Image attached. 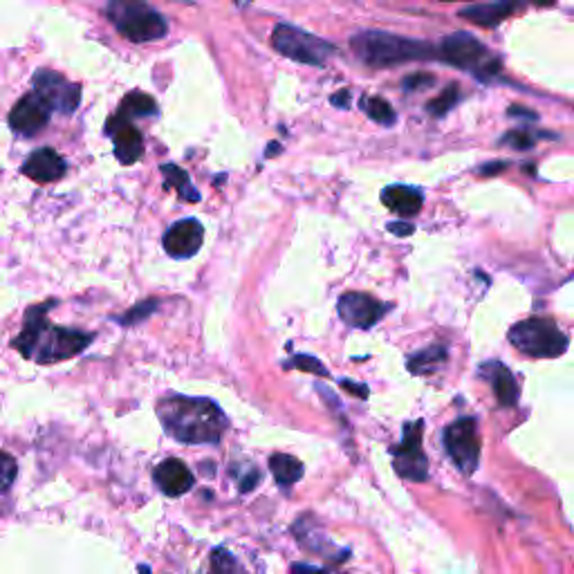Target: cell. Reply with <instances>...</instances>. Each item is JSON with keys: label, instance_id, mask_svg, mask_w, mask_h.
<instances>
[{"label": "cell", "instance_id": "obj_14", "mask_svg": "<svg viewBox=\"0 0 574 574\" xmlns=\"http://www.w3.org/2000/svg\"><path fill=\"white\" fill-rule=\"evenodd\" d=\"M205 243V229L197 220H180L164 234V249L171 258H191Z\"/></svg>", "mask_w": 574, "mask_h": 574}, {"label": "cell", "instance_id": "obj_18", "mask_svg": "<svg viewBox=\"0 0 574 574\" xmlns=\"http://www.w3.org/2000/svg\"><path fill=\"white\" fill-rule=\"evenodd\" d=\"M382 202L384 206H388L393 214L402 216V218H408V216L419 214L424 205L422 193L413 186H404V185H393L386 186L382 191Z\"/></svg>", "mask_w": 574, "mask_h": 574}, {"label": "cell", "instance_id": "obj_31", "mask_svg": "<svg viewBox=\"0 0 574 574\" xmlns=\"http://www.w3.org/2000/svg\"><path fill=\"white\" fill-rule=\"evenodd\" d=\"M156 310V301H148V303H139L137 307H135L133 312H130V315H126L124 317V321H128V326H133L135 323V319H146L148 315H151V312Z\"/></svg>", "mask_w": 574, "mask_h": 574}, {"label": "cell", "instance_id": "obj_33", "mask_svg": "<svg viewBox=\"0 0 574 574\" xmlns=\"http://www.w3.org/2000/svg\"><path fill=\"white\" fill-rule=\"evenodd\" d=\"M332 104L337 106V108H350V90H339L337 95H332Z\"/></svg>", "mask_w": 574, "mask_h": 574}, {"label": "cell", "instance_id": "obj_10", "mask_svg": "<svg viewBox=\"0 0 574 574\" xmlns=\"http://www.w3.org/2000/svg\"><path fill=\"white\" fill-rule=\"evenodd\" d=\"M34 93L41 96L52 110L72 115L81 104V86L70 84L64 75L52 70H38L32 79Z\"/></svg>", "mask_w": 574, "mask_h": 574}, {"label": "cell", "instance_id": "obj_27", "mask_svg": "<svg viewBox=\"0 0 574 574\" xmlns=\"http://www.w3.org/2000/svg\"><path fill=\"white\" fill-rule=\"evenodd\" d=\"M286 368H298V370H307V373H315V375H321V378H327V368L323 364H319V361L315 359V357H306V355H297L292 357V359L286 361Z\"/></svg>", "mask_w": 574, "mask_h": 574}, {"label": "cell", "instance_id": "obj_16", "mask_svg": "<svg viewBox=\"0 0 574 574\" xmlns=\"http://www.w3.org/2000/svg\"><path fill=\"white\" fill-rule=\"evenodd\" d=\"M67 164L55 148H38L27 157L23 164V173L38 185H47V182H56L65 176Z\"/></svg>", "mask_w": 574, "mask_h": 574}, {"label": "cell", "instance_id": "obj_25", "mask_svg": "<svg viewBox=\"0 0 574 574\" xmlns=\"http://www.w3.org/2000/svg\"><path fill=\"white\" fill-rule=\"evenodd\" d=\"M458 99H460V88L453 84V86H448L445 93L438 95L436 99L428 101L427 110L433 115V117H442V115H447L448 110H451L453 106L458 104Z\"/></svg>", "mask_w": 574, "mask_h": 574}, {"label": "cell", "instance_id": "obj_38", "mask_svg": "<svg viewBox=\"0 0 574 574\" xmlns=\"http://www.w3.org/2000/svg\"><path fill=\"white\" fill-rule=\"evenodd\" d=\"M500 168H505V162H500V164H491V166H485V168H482V173H487V176H489V173L500 171Z\"/></svg>", "mask_w": 574, "mask_h": 574}, {"label": "cell", "instance_id": "obj_2", "mask_svg": "<svg viewBox=\"0 0 574 574\" xmlns=\"http://www.w3.org/2000/svg\"><path fill=\"white\" fill-rule=\"evenodd\" d=\"M55 303L36 306L27 310L25 326L21 335L14 339V348L21 350L23 357L38 361V364H56V361L72 359L75 355L84 352L95 339L88 332L72 330V327L52 326L47 319V310Z\"/></svg>", "mask_w": 574, "mask_h": 574}, {"label": "cell", "instance_id": "obj_29", "mask_svg": "<svg viewBox=\"0 0 574 574\" xmlns=\"http://www.w3.org/2000/svg\"><path fill=\"white\" fill-rule=\"evenodd\" d=\"M436 84V76L427 75V72H415V75L407 76L404 79V88L407 90H419V88H428V86Z\"/></svg>", "mask_w": 574, "mask_h": 574}, {"label": "cell", "instance_id": "obj_23", "mask_svg": "<svg viewBox=\"0 0 574 574\" xmlns=\"http://www.w3.org/2000/svg\"><path fill=\"white\" fill-rule=\"evenodd\" d=\"M445 359H447L445 346H431V348L415 352V355L408 357V368L418 375L433 373V370H436Z\"/></svg>", "mask_w": 574, "mask_h": 574}, {"label": "cell", "instance_id": "obj_11", "mask_svg": "<svg viewBox=\"0 0 574 574\" xmlns=\"http://www.w3.org/2000/svg\"><path fill=\"white\" fill-rule=\"evenodd\" d=\"M337 312H339L341 321L348 323L350 327L368 330V327L378 326V323L388 315L390 306L368 297V294L364 292H348L339 298V303H337Z\"/></svg>", "mask_w": 574, "mask_h": 574}, {"label": "cell", "instance_id": "obj_36", "mask_svg": "<svg viewBox=\"0 0 574 574\" xmlns=\"http://www.w3.org/2000/svg\"><path fill=\"white\" fill-rule=\"evenodd\" d=\"M344 386L346 390H352V393L357 395V398H361V399H366L368 398V386H361V384H350V382H344L341 384Z\"/></svg>", "mask_w": 574, "mask_h": 574}, {"label": "cell", "instance_id": "obj_28", "mask_svg": "<svg viewBox=\"0 0 574 574\" xmlns=\"http://www.w3.org/2000/svg\"><path fill=\"white\" fill-rule=\"evenodd\" d=\"M503 144L519 148V151H528V148L534 146V135L525 128L511 130V133H508L503 137Z\"/></svg>", "mask_w": 574, "mask_h": 574}, {"label": "cell", "instance_id": "obj_35", "mask_svg": "<svg viewBox=\"0 0 574 574\" xmlns=\"http://www.w3.org/2000/svg\"><path fill=\"white\" fill-rule=\"evenodd\" d=\"M388 231H393V234H398V236H411L415 231V227L411 223H390Z\"/></svg>", "mask_w": 574, "mask_h": 574}, {"label": "cell", "instance_id": "obj_6", "mask_svg": "<svg viewBox=\"0 0 574 574\" xmlns=\"http://www.w3.org/2000/svg\"><path fill=\"white\" fill-rule=\"evenodd\" d=\"M440 55L447 64L471 72L480 81H489L500 70V61L482 45L478 38L467 32H456L447 36L442 41Z\"/></svg>", "mask_w": 574, "mask_h": 574}, {"label": "cell", "instance_id": "obj_24", "mask_svg": "<svg viewBox=\"0 0 574 574\" xmlns=\"http://www.w3.org/2000/svg\"><path fill=\"white\" fill-rule=\"evenodd\" d=\"M364 110L373 122L382 124V126H393L398 115L390 108V104L382 96H370V99H364Z\"/></svg>", "mask_w": 574, "mask_h": 574}, {"label": "cell", "instance_id": "obj_1", "mask_svg": "<svg viewBox=\"0 0 574 574\" xmlns=\"http://www.w3.org/2000/svg\"><path fill=\"white\" fill-rule=\"evenodd\" d=\"M157 418L164 431L185 445H218L229 427V419L214 399L177 393L160 399Z\"/></svg>", "mask_w": 574, "mask_h": 574}, {"label": "cell", "instance_id": "obj_12", "mask_svg": "<svg viewBox=\"0 0 574 574\" xmlns=\"http://www.w3.org/2000/svg\"><path fill=\"white\" fill-rule=\"evenodd\" d=\"M52 108L41 99L36 93H30L16 101V106L9 113V126L14 133L23 135V137H32V135L41 133L50 122Z\"/></svg>", "mask_w": 574, "mask_h": 574}, {"label": "cell", "instance_id": "obj_13", "mask_svg": "<svg viewBox=\"0 0 574 574\" xmlns=\"http://www.w3.org/2000/svg\"><path fill=\"white\" fill-rule=\"evenodd\" d=\"M106 133L115 142V157L122 164H126V166L135 164L144 156L142 133L128 119H124L122 115H115V117H110L106 122Z\"/></svg>", "mask_w": 574, "mask_h": 574}, {"label": "cell", "instance_id": "obj_17", "mask_svg": "<svg viewBox=\"0 0 574 574\" xmlns=\"http://www.w3.org/2000/svg\"><path fill=\"white\" fill-rule=\"evenodd\" d=\"M480 373L494 388V395L500 407H514L519 402V384H516L508 366H503L500 361H489V364L482 366Z\"/></svg>", "mask_w": 574, "mask_h": 574}, {"label": "cell", "instance_id": "obj_9", "mask_svg": "<svg viewBox=\"0 0 574 574\" xmlns=\"http://www.w3.org/2000/svg\"><path fill=\"white\" fill-rule=\"evenodd\" d=\"M422 428L424 422H408L404 427L402 442L398 447H393V465L402 478L424 482L428 478V460L422 451Z\"/></svg>", "mask_w": 574, "mask_h": 574}, {"label": "cell", "instance_id": "obj_4", "mask_svg": "<svg viewBox=\"0 0 574 574\" xmlns=\"http://www.w3.org/2000/svg\"><path fill=\"white\" fill-rule=\"evenodd\" d=\"M110 23L117 27L122 36H126L133 43L160 41L166 36L168 23L166 16L144 3H110L106 7Z\"/></svg>", "mask_w": 574, "mask_h": 574}, {"label": "cell", "instance_id": "obj_34", "mask_svg": "<svg viewBox=\"0 0 574 574\" xmlns=\"http://www.w3.org/2000/svg\"><path fill=\"white\" fill-rule=\"evenodd\" d=\"M292 574H327V570H323V568H312L307 566V563H294Z\"/></svg>", "mask_w": 574, "mask_h": 574}, {"label": "cell", "instance_id": "obj_7", "mask_svg": "<svg viewBox=\"0 0 574 574\" xmlns=\"http://www.w3.org/2000/svg\"><path fill=\"white\" fill-rule=\"evenodd\" d=\"M272 45L286 59L306 65H323L327 64L330 56L337 55V47L332 43L323 41V38L301 30V27L287 25V23L274 27Z\"/></svg>", "mask_w": 574, "mask_h": 574}, {"label": "cell", "instance_id": "obj_3", "mask_svg": "<svg viewBox=\"0 0 574 574\" xmlns=\"http://www.w3.org/2000/svg\"><path fill=\"white\" fill-rule=\"evenodd\" d=\"M350 47L357 59L366 65L388 67L407 64V61L431 59L433 47L424 41L398 36V34L366 30L350 38Z\"/></svg>", "mask_w": 574, "mask_h": 574}, {"label": "cell", "instance_id": "obj_30", "mask_svg": "<svg viewBox=\"0 0 574 574\" xmlns=\"http://www.w3.org/2000/svg\"><path fill=\"white\" fill-rule=\"evenodd\" d=\"M16 471L18 467L16 462H14V458L9 456V453H3V491H7L9 487H12Z\"/></svg>", "mask_w": 574, "mask_h": 574}, {"label": "cell", "instance_id": "obj_37", "mask_svg": "<svg viewBox=\"0 0 574 574\" xmlns=\"http://www.w3.org/2000/svg\"><path fill=\"white\" fill-rule=\"evenodd\" d=\"M509 117H525V119H537V115L532 110H523V106H511Z\"/></svg>", "mask_w": 574, "mask_h": 574}, {"label": "cell", "instance_id": "obj_5", "mask_svg": "<svg viewBox=\"0 0 574 574\" xmlns=\"http://www.w3.org/2000/svg\"><path fill=\"white\" fill-rule=\"evenodd\" d=\"M508 337L516 350L537 359H554L568 350V337L559 330L557 323L543 317L516 323Z\"/></svg>", "mask_w": 574, "mask_h": 574}, {"label": "cell", "instance_id": "obj_20", "mask_svg": "<svg viewBox=\"0 0 574 574\" xmlns=\"http://www.w3.org/2000/svg\"><path fill=\"white\" fill-rule=\"evenodd\" d=\"M269 469H272L274 480L281 487H289L303 478V465L287 453H274L269 458Z\"/></svg>", "mask_w": 574, "mask_h": 574}, {"label": "cell", "instance_id": "obj_19", "mask_svg": "<svg viewBox=\"0 0 574 574\" xmlns=\"http://www.w3.org/2000/svg\"><path fill=\"white\" fill-rule=\"evenodd\" d=\"M516 12V5L511 3H487V5H471V7H462L460 16L467 21L476 23L480 27H494L503 23L509 14Z\"/></svg>", "mask_w": 574, "mask_h": 574}, {"label": "cell", "instance_id": "obj_15", "mask_svg": "<svg viewBox=\"0 0 574 574\" xmlns=\"http://www.w3.org/2000/svg\"><path fill=\"white\" fill-rule=\"evenodd\" d=\"M153 480H156L157 489L162 494L171 496V498H177V496L186 494V491L193 487V474L189 467L185 465L182 460L177 458H168V460L160 462L153 471Z\"/></svg>", "mask_w": 574, "mask_h": 574}, {"label": "cell", "instance_id": "obj_8", "mask_svg": "<svg viewBox=\"0 0 574 574\" xmlns=\"http://www.w3.org/2000/svg\"><path fill=\"white\" fill-rule=\"evenodd\" d=\"M445 448L462 474H474L480 462V438L474 418H460L445 428Z\"/></svg>", "mask_w": 574, "mask_h": 574}, {"label": "cell", "instance_id": "obj_22", "mask_svg": "<svg viewBox=\"0 0 574 574\" xmlns=\"http://www.w3.org/2000/svg\"><path fill=\"white\" fill-rule=\"evenodd\" d=\"M157 113V106L156 99L144 93H130L126 95V99L122 101L119 106V113L124 119H137V117H148V115H156Z\"/></svg>", "mask_w": 574, "mask_h": 574}, {"label": "cell", "instance_id": "obj_26", "mask_svg": "<svg viewBox=\"0 0 574 574\" xmlns=\"http://www.w3.org/2000/svg\"><path fill=\"white\" fill-rule=\"evenodd\" d=\"M211 574H238V563L234 554L227 552L225 548H216L211 552Z\"/></svg>", "mask_w": 574, "mask_h": 574}, {"label": "cell", "instance_id": "obj_21", "mask_svg": "<svg viewBox=\"0 0 574 574\" xmlns=\"http://www.w3.org/2000/svg\"><path fill=\"white\" fill-rule=\"evenodd\" d=\"M162 176L166 189H176L180 193V197H185L186 202H200V191L191 185L189 173H186L185 168H180L177 164H164Z\"/></svg>", "mask_w": 574, "mask_h": 574}, {"label": "cell", "instance_id": "obj_32", "mask_svg": "<svg viewBox=\"0 0 574 574\" xmlns=\"http://www.w3.org/2000/svg\"><path fill=\"white\" fill-rule=\"evenodd\" d=\"M258 482H260V474L252 467V469L245 474V478L240 480V491H243V494H247V491L256 489V485H258Z\"/></svg>", "mask_w": 574, "mask_h": 574}]
</instances>
